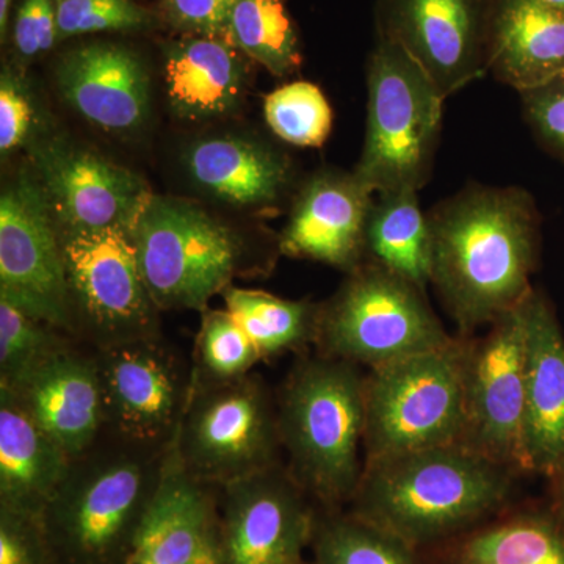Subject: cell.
I'll return each mask as SVG.
<instances>
[{
	"instance_id": "8fae6325",
	"label": "cell",
	"mask_w": 564,
	"mask_h": 564,
	"mask_svg": "<svg viewBox=\"0 0 564 564\" xmlns=\"http://www.w3.org/2000/svg\"><path fill=\"white\" fill-rule=\"evenodd\" d=\"M104 436L132 447H173L192 393V364L161 337L95 351Z\"/></svg>"
},
{
	"instance_id": "ac0fdd59",
	"label": "cell",
	"mask_w": 564,
	"mask_h": 564,
	"mask_svg": "<svg viewBox=\"0 0 564 564\" xmlns=\"http://www.w3.org/2000/svg\"><path fill=\"white\" fill-rule=\"evenodd\" d=\"M375 193L355 172L325 170L303 185L280 237L282 254L344 272L366 262V232Z\"/></svg>"
},
{
	"instance_id": "9a60e30c",
	"label": "cell",
	"mask_w": 564,
	"mask_h": 564,
	"mask_svg": "<svg viewBox=\"0 0 564 564\" xmlns=\"http://www.w3.org/2000/svg\"><path fill=\"white\" fill-rule=\"evenodd\" d=\"M491 0H377V36L392 41L445 99L488 74Z\"/></svg>"
},
{
	"instance_id": "1f68e13d",
	"label": "cell",
	"mask_w": 564,
	"mask_h": 564,
	"mask_svg": "<svg viewBox=\"0 0 564 564\" xmlns=\"http://www.w3.org/2000/svg\"><path fill=\"white\" fill-rule=\"evenodd\" d=\"M261 359V352L228 311H203L193 348L192 384L239 380Z\"/></svg>"
},
{
	"instance_id": "60d3db41",
	"label": "cell",
	"mask_w": 564,
	"mask_h": 564,
	"mask_svg": "<svg viewBox=\"0 0 564 564\" xmlns=\"http://www.w3.org/2000/svg\"><path fill=\"white\" fill-rule=\"evenodd\" d=\"M14 0H0V36L6 40L7 32L10 28L11 7Z\"/></svg>"
},
{
	"instance_id": "7a4b0ae2",
	"label": "cell",
	"mask_w": 564,
	"mask_h": 564,
	"mask_svg": "<svg viewBox=\"0 0 564 564\" xmlns=\"http://www.w3.org/2000/svg\"><path fill=\"white\" fill-rule=\"evenodd\" d=\"M516 475L459 444L370 459L348 513L422 552L507 510Z\"/></svg>"
},
{
	"instance_id": "8d00e7d4",
	"label": "cell",
	"mask_w": 564,
	"mask_h": 564,
	"mask_svg": "<svg viewBox=\"0 0 564 564\" xmlns=\"http://www.w3.org/2000/svg\"><path fill=\"white\" fill-rule=\"evenodd\" d=\"M0 564H50L41 519L0 508Z\"/></svg>"
},
{
	"instance_id": "836d02e7",
	"label": "cell",
	"mask_w": 564,
	"mask_h": 564,
	"mask_svg": "<svg viewBox=\"0 0 564 564\" xmlns=\"http://www.w3.org/2000/svg\"><path fill=\"white\" fill-rule=\"evenodd\" d=\"M58 41L101 32L137 31L150 22L133 0H55Z\"/></svg>"
},
{
	"instance_id": "4316f807",
	"label": "cell",
	"mask_w": 564,
	"mask_h": 564,
	"mask_svg": "<svg viewBox=\"0 0 564 564\" xmlns=\"http://www.w3.org/2000/svg\"><path fill=\"white\" fill-rule=\"evenodd\" d=\"M419 192L375 195L366 232V261L377 263L421 291L432 284V236Z\"/></svg>"
},
{
	"instance_id": "2e32d148",
	"label": "cell",
	"mask_w": 564,
	"mask_h": 564,
	"mask_svg": "<svg viewBox=\"0 0 564 564\" xmlns=\"http://www.w3.org/2000/svg\"><path fill=\"white\" fill-rule=\"evenodd\" d=\"M32 155L41 187L63 231L128 225L151 195L129 170L66 141H43L33 147Z\"/></svg>"
},
{
	"instance_id": "5bb4252c",
	"label": "cell",
	"mask_w": 564,
	"mask_h": 564,
	"mask_svg": "<svg viewBox=\"0 0 564 564\" xmlns=\"http://www.w3.org/2000/svg\"><path fill=\"white\" fill-rule=\"evenodd\" d=\"M218 489L223 564H311V497L282 464Z\"/></svg>"
},
{
	"instance_id": "e0dca14e",
	"label": "cell",
	"mask_w": 564,
	"mask_h": 564,
	"mask_svg": "<svg viewBox=\"0 0 564 564\" xmlns=\"http://www.w3.org/2000/svg\"><path fill=\"white\" fill-rule=\"evenodd\" d=\"M120 564H223L218 489L195 480L173 447Z\"/></svg>"
},
{
	"instance_id": "30bf717a",
	"label": "cell",
	"mask_w": 564,
	"mask_h": 564,
	"mask_svg": "<svg viewBox=\"0 0 564 564\" xmlns=\"http://www.w3.org/2000/svg\"><path fill=\"white\" fill-rule=\"evenodd\" d=\"M281 448L276 399L261 378L192 384L173 451L195 480H243L280 464Z\"/></svg>"
},
{
	"instance_id": "cb8c5ba5",
	"label": "cell",
	"mask_w": 564,
	"mask_h": 564,
	"mask_svg": "<svg viewBox=\"0 0 564 564\" xmlns=\"http://www.w3.org/2000/svg\"><path fill=\"white\" fill-rule=\"evenodd\" d=\"M70 462L17 397L0 388V508L41 519Z\"/></svg>"
},
{
	"instance_id": "f1b7e54d",
	"label": "cell",
	"mask_w": 564,
	"mask_h": 564,
	"mask_svg": "<svg viewBox=\"0 0 564 564\" xmlns=\"http://www.w3.org/2000/svg\"><path fill=\"white\" fill-rule=\"evenodd\" d=\"M226 41L282 77L302 63L299 32L284 0H237Z\"/></svg>"
},
{
	"instance_id": "f546056e",
	"label": "cell",
	"mask_w": 564,
	"mask_h": 564,
	"mask_svg": "<svg viewBox=\"0 0 564 564\" xmlns=\"http://www.w3.org/2000/svg\"><path fill=\"white\" fill-rule=\"evenodd\" d=\"M311 564H426L421 552L393 534L343 511L318 514Z\"/></svg>"
},
{
	"instance_id": "d4e9b609",
	"label": "cell",
	"mask_w": 564,
	"mask_h": 564,
	"mask_svg": "<svg viewBox=\"0 0 564 564\" xmlns=\"http://www.w3.org/2000/svg\"><path fill=\"white\" fill-rule=\"evenodd\" d=\"M185 165L199 187L236 206H272L292 184L284 154L234 137L198 141L187 151Z\"/></svg>"
},
{
	"instance_id": "7c38bea8",
	"label": "cell",
	"mask_w": 564,
	"mask_h": 564,
	"mask_svg": "<svg viewBox=\"0 0 564 564\" xmlns=\"http://www.w3.org/2000/svg\"><path fill=\"white\" fill-rule=\"evenodd\" d=\"M524 300L494 321L485 336H464L466 425L459 445L516 474H524Z\"/></svg>"
},
{
	"instance_id": "d6986e66",
	"label": "cell",
	"mask_w": 564,
	"mask_h": 564,
	"mask_svg": "<svg viewBox=\"0 0 564 564\" xmlns=\"http://www.w3.org/2000/svg\"><path fill=\"white\" fill-rule=\"evenodd\" d=\"M7 391L70 459L90 452L104 436L101 380L93 350L69 345Z\"/></svg>"
},
{
	"instance_id": "52a82bcc",
	"label": "cell",
	"mask_w": 564,
	"mask_h": 564,
	"mask_svg": "<svg viewBox=\"0 0 564 564\" xmlns=\"http://www.w3.org/2000/svg\"><path fill=\"white\" fill-rule=\"evenodd\" d=\"M132 231L141 273L161 311L203 313L212 296L251 267L239 234L177 199L148 196Z\"/></svg>"
},
{
	"instance_id": "277c9868",
	"label": "cell",
	"mask_w": 564,
	"mask_h": 564,
	"mask_svg": "<svg viewBox=\"0 0 564 564\" xmlns=\"http://www.w3.org/2000/svg\"><path fill=\"white\" fill-rule=\"evenodd\" d=\"M169 452L102 436L73 459L41 514L50 564H120L158 491Z\"/></svg>"
},
{
	"instance_id": "6da1fadb",
	"label": "cell",
	"mask_w": 564,
	"mask_h": 564,
	"mask_svg": "<svg viewBox=\"0 0 564 564\" xmlns=\"http://www.w3.org/2000/svg\"><path fill=\"white\" fill-rule=\"evenodd\" d=\"M429 223L432 284L463 336L533 291L540 215L524 188L469 185L437 204Z\"/></svg>"
},
{
	"instance_id": "e575fe53",
	"label": "cell",
	"mask_w": 564,
	"mask_h": 564,
	"mask_svg": "<svg viewBox=\"0 0 564 564\" xmlns=\"http://www.w3.org/2000/svg\"><path fill=\"white\" fill-rule=\"evenodd\" d=\"M519 98L534 139L564 162V70L554 79L519 93Z\"/></svg>"
},
{
	"instance_id": "d6a6232c",
	"label": "cell",
	"mask_w": 564,
	"mask_h": 564,
	"mask_svg": "<svg viewBox=\"0 0 564 564\" xmlns=\"http://www.w3.org/2000/svg\"><path fill=\"white\" fill-rule=\"evenodd\" d=\"M267 124L293 147L321 148L333 129V109L317 85L291 82L270 93L263 106Z\"/></svg>"
},
{
	"instance_id": "3957f363",
	"label": "cell",
	"mask_w": 564,
	"mask_h": 564,
	"mask_svg": "<svg viewBox=\"0 0 564 564\" xmlns=\"http://www.w3.org/2000/svg\"><path fill=\"white\" fill-rule=\"evenodd\" d=\"M278 404L288 470L311 499L337 511L351 502L364 470L366 377L355 364L317 356L293 366Z\"/></svg>"
},
{
	"instance_id": "ffe728a7",
	"label": "cell",
	"mask_w": 564,
	"mask_h": 564,
	"mask_svg": "<svg viewBox=\"0 0 564 564\" xmlns=\"http://www.w3.org/2000/svg\"><path fill=\"white\" fill-rule=\"evenodd\" d=\"M524 474L551 478L564 463V336L543 293L525 296Z\"/></svg>"
},
{
	"instance_id": "5b68a950",
	"label": "cell",
	"mask_w": 564,
	"mask_h": 564,
	"mask_svg": "<svg viewBox=\"0 0 564 564\" xmlns=\"http://www.w3.org/2000/svg\"><path fill=\"white\" fill-rule=\"evenodd\" d=\"M444 102L402 47L377 39L367 63L366 139L355 169L375 195L425 187L440 147Z\"/></svg>"
},
{
	"instance_id": "d590c367",
	"label": "cell",
	"mask_w": 564,
	"mask_h": 564,
	"mask_svg": "<svg viewBox=\"0 0 564 564\" xmlns=\"http://www.w3.org/2000/svg\"><path fill=\"white\" fill-rule=\"evenodd\" d=\"M58 41L54 0H22L13 22L14 50L22 61L50 52Z\"/></svg>"
},
{
	"instance_id": "f35d334b",
	"label": "cell",
	"mask_w": 564,
	"mask_h": 564,
	"mask_svg": "<svg viewBox=\"0 0 564 564\" xmlns=\"http://www.w3.org/2000/svg\"><path fill=\"white\" fill-rule=\"evenodd\" d=\"M33 111L28 93L21 87L20 80L3 70L0 82V151L2 155L22 147L31 135Z\"/></svg>"
},
{
	"instance_id": "4dcf8cb0",
	"label": "cell",
	"mask_w": 564,
	"mask_h": 564,
	"mask_svg": "<svg viewBox=\"0 0 564 564\" xmlns=\"http://www.w3.org/2000/svg\"><path fill=\"white\" fill-rule=\"evenodd\" d=\"M76 343L70 334L0 299V388H14L41 364Z\"/></svg>"
},
{
	"instance_id": "8992f818",
	"label": "cell",
	"mask_w": 564,
	"mask_h": 564,
	"mask_svg": "<svg viewBox=\"0 0 564 564\" xmlns=\"http://www.w3.org/2000/svg\"><path fill=\"white\" fill-rule=\"evenodd\" d=\"M466 337L370 370L366 377V462L462 444Z\"/></svg>"
},
{
	"instance_id": "4fadbf2b",
	"label": "cell",
	"mask_w": 564,
	"mask_h": 564,
	"mask_svg": "<svg viewBox=\"0 0 564 564\" xmlns=\"http://www.w3.org/2000/svg\"><path fill=\"white\" fill-rule=\"evenodd\" d=\"M0 299L74 337L61 229L40 182L28 177L0 198Z\"/></svg>"
},
{
	"instance_id": "7402d4cb",
	"label": "cell",
	"mask_w": 564,
	"mask_h": 564,
	"mask_svg": "<svg viewBox=\"0 0 564 564\" xmlns=\"http://www.w3.org/2000/svg\"><path fill=\"white\" fill-rule=\"evenodd\" d=\"M488 73L521 93L564 70V11L543 0H491Z\"/></svg>"
},
{
	"instance_id": "603a6c76",
	"label": "cell",
	"mask_w": 564,
	"mask_h": 564,
	"mask_svg": "<svg viewBox=\"0 0 564 564\" xmlns=\"http://www.w3.org/2000/svg\"><path fill=\"white\" fill-rule=\"evenodd\" d=\"M421 554L426 564H564V521L549 500L508 507Z\"/></svg>"
},
{
	"instance_id": "b9f144b4",
	"label": "cell",
	"mask_w": 564,
	"mask_h": 564,
	"mask_svg": "<svg viewBox=\"0 0 564 564\" xmlns=\"http://www.w3.org/2000/svg\"><path fill=\"white\" fill-rule=\"evenodd\" d=\"M549 6L555 7V9L564 11V0H543Z\"/></svg>"
},
{
	"instance_id": "9c48e42d",
	"label": "cell",
	"mask_w": 564,
	"mask_h": 564,
	"mask_svg": "<svg viewBox=\"0 0 564 564\" xmlns=\"http://www.w3.org/2000/svg\"><path fill=\"white\" fill-rule=\"evenodd\" d=\"M132 223L98 231L58 228L74 337L93 351L161 337V310L141 273Z\"/></svg>"
},
{
	"instance_id": "74e56055",
	"label": "cell",
	"mask_w": 564,
	"mask_h": 564,
	"mask_svg": "<svg viewBox=\"0 0 564 564\" xmlns=\"http://www.w3.org/2000/svg\"><path fill=\"white\" fill-rule=\"evenodd\" d=\"M237 0H162L166 21L180 31L226 40Z\"/></svg>"
},
{
	"instance_id": "ba28073f",
	"label": "cell",
	"mask_w": 564,
	"mask_h": 564,
	"mask_svg": "<svg viewBox=\"0 0 564 564\" xmlns=\"http://www.w3.org/2000/svg\"><path fill=\"white\" fill-rule=\"evenodd\" d=\"M414 284L366 261L321 307L318 352L370 370L454 340Z\"/></svg>"
},
{
	"instance_id": "83f0119b",
	"label": "cell",
	"mask_w": 564,
	"mask_h": 564,
	"mask_svg": "<svg viewBox=\"0 0 564 564\" xmlns=\"http://www.w3.org/2000/svg\"><path fill=\"white\" fill-rule=\"evenodd\" d=\"M221 295L226 311L250 337L262 359L302 351L317 340L321 307L315 304L236 288L226 289Z\"/></svg>"
},
{
	"instance_id": "ab89813d",
	"label": "cell",
	"mask_w": 564,
	"mask_h": 564,
	"mask_svg": "<svg viewBox=\"0 0 564 564\" xmlns=\"http://www.w3.org/2000/svg\"><path fill=\"white\" fill-rule=\"evenodd\" d=\"M551 497H549V503L558 513L560 518L564 521V463L558 470L551 478Z\"/></svg>"
},
{
	"instance_id": "484cf974",
	"label": "cell",
	"mask_w": 564,
	"mask_h": 564,
	"mask_svg": "<svg viewBox=\"0 0 564 564\" xmlns=\"http://www.w3.org/2000/svg\"><path fill=\"white\" fill-rule=\"evenodd\" d=\"M163 79L177 117L206 120L228 113L240 101L243 65L228 41L187 36L166 47Z\"/></svg>"
},
{
	"instance_id": "44dd1931",
	"label": "cell",
	"mask_w": 564,
	"mask_h": 564,
	"mask_svg": "<svg viewBox=\"0 0 564 564\" xmlns=\"http://www.w3.org/2000/svg\"><path fill=\"white\" fill-rule=\"evenodd\" d=\"M55 76L66 102L104 131H133L147 120L150 77L122 44L98 41L66 52Z\"/></svg>"
}]
</instances>
